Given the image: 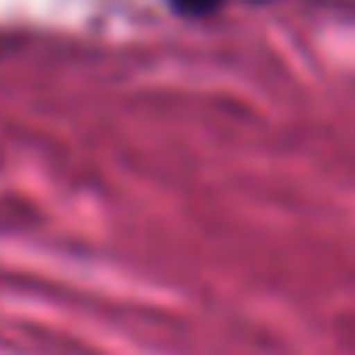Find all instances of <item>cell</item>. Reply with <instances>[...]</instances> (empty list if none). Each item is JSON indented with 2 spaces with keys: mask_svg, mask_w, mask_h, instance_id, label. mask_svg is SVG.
Masks as SVG:
<instances>
[{
  "mask_svg": "<svg viewBox=\"0 0 355 355\" xmlns=\"http://www.w3.org/2000/svg\"><path fill=\"white\" fill-rule=\"evenodd\" d=\"M167 5L175 13H189V17H205V13H218L226 5H234V0H167Z\"/></svg>",
  "mask_w": 355,
  "mask_h": 355,
  "instance_id": "6da1fadb",
  "label": "cell"
}]
</instances>
